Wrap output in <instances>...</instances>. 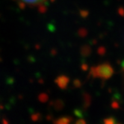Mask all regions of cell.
<instances>
[{
  "label": "cell",
  "instance_id": "1",
  "mask_svg": "<svg viewBox=\"0 0 124 124\" xmlns=\"http://www.w3.org/2000/svg\"><path fill=\"white\" fill-rule=\"evenodd\" d=\"M93 76L101 78H108L113 74V69L108 64H102L93 67L91 70Z\"/></svg>",
  "mask_w": 124,
  "mask_h": 124
},
{
  "label": "cell",
  "instance_id": "2",
  "mask_svg": "<svg viewBox=\"0 0 124 124\" xmlns=\"http://www.w3.org/2000/svg\"><path fill=\"white\" fill-rule=\"evenodd\" d=\"M21 4L29 6H39L45 4L49 0H19Z\"/></svg>",
  "mask_w": 124,
  "mask_h": 124
}]
</instances>
